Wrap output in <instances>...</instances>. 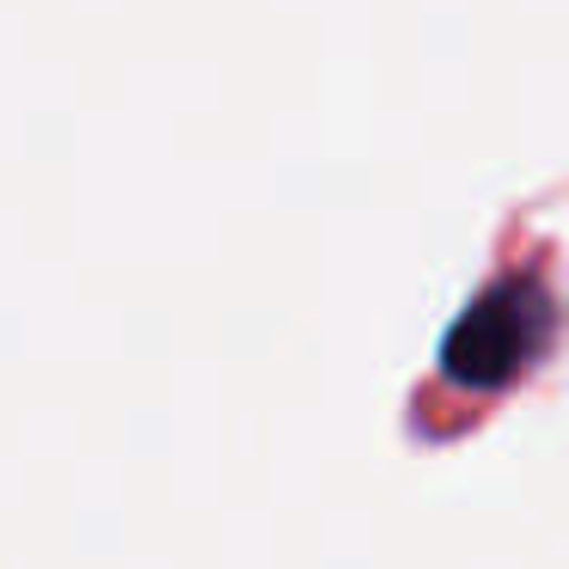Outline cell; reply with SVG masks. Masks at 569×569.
<instances>
[{
  "label": "cell",
  "mask_w": 569,
  "mask_h": 569,
  "mask_svg": "<svg viewBox=\"0 0 569 569\" xmlns=\"http://www.w3.org/2000/svg\"><path fill=\"white\" fill-rule=\"evenodd\" d=\"M545 337V300L532 288H496L490 300L459 319L447 343V373L471 386H502L515 368H527Z\"/></svg>",
  "instance_id": "6da1fadb"
}]
</instances>
